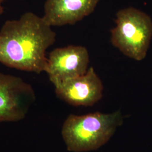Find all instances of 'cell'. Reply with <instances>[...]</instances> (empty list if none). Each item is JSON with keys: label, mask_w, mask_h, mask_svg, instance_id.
Listing matches in <instances>:
<instances>
[{"label": "cell", "mask_w": 152, "mask_h": 152, "mask_svg": "<svg viewBox=\"0 0 152 152\" xmlns=\"http://www.w3.org/2000/svg\"><path fill=\"white\" fill-rule=\"evenodd\" d=\"M2 2H3V0H0V15L4 12V8L2 6Z\"/></svg>", "instance_id": "ba28073f"}, {"label": "cell", "mask_w": 152, "mask_h": 152, "mask_svg": "<svg viewBox=\"0 0 152 152\" xmlns=\"http://www.w3.org/2000/svg\"><path fill=\"white\" fill-rule=\"evenodd\" d=\"M100 0H46L44 20L51 26L74 24L94 11Z\"/></svg>", "instance_id": "52a82bcc"}, {"label": "cell", "mask_w": 152, "mask_h": 152, "mask_svg": "<svg viewBox=\"0 0 152 152\" xmlns=\"http://www.w3.org/2000/svg\"><path fill=\"white\" fill-rule=\"evenodd\" d=\"M88 63L87 49L71 45L54 49L50 53L45 72L53 84L85 75Z\"/></svg>", "instance_id": "8992f818"}, {"label": "cell", "mask_w": 152, "mask_h": 152, "mask_svg": "<svg viewBox=\"0 0 152 152\" xmlns=\"http://www.w3.org/2000/svg\"><path fill=\"white\" fill-rule=\"evenodd\" d=\"M55 39L56 33L43 17L27 12L18 20H7L1 28L0 63L20 71L45 72L46 51Z\"/></svg>", "instance_id": "6da1fadb"}, {"label": "cell", "mask_w": 152, "mask_h": 152, "mask_svg": "<svg viewBox=\"0 0 152 152\" xmlns=\"http://www.w3.org/2000/svg\"><path fill=\"white\" fill-rule=\"evenodd\" d=\"M122 123L120 111L109 114H70L63 125L61 135L68 151L90 152L105 144Z\"/></svg>", "instance_id": "7a4b0ae2"}, {"label": "cell", "mask_w": 152, "mask_h": 152, "mask_svg": "<svg viewBox=\"0 0 152 152\" xmlns=\"http://www.w3.org/2000/svg\"><path fill=\"white\" fill-rule=\"evenodd\" d=\"M53 85L57 96L73 106H92L103 96V83L92 67L83 75Z\"/></svg>", "instance_id": "5b68a950"}, {"label": "cell", "mask_w": 152, "mask_h": 152, "mask_svg": "<svg viewBox=\"0 0 152 152\" xmlns=\"http://www.w3.org/2000/svg\"><path fill=\"white\" fill-rule=\"evenodd\" d=\"M115 27L111 30V42L124 54L143 60L152 38V20L145 12L132 7L117 12Z\"/></svg>", "instance_id": "3957f363"}, {"label": "cell", "mask_w": 152, "mask_h": 152, "mask_svg": "<svg viewBox=\"0 0 152 152\" xmlns=\"http://www.w3.org/2000/svg\"><path fill=\"white\" fill-rule=\"evenodd\" d=\"M35 100L29 83L20 77L0 72V122L24 119Z\"/></svg>", "instance_id": "277c9868"}]
</instances>
